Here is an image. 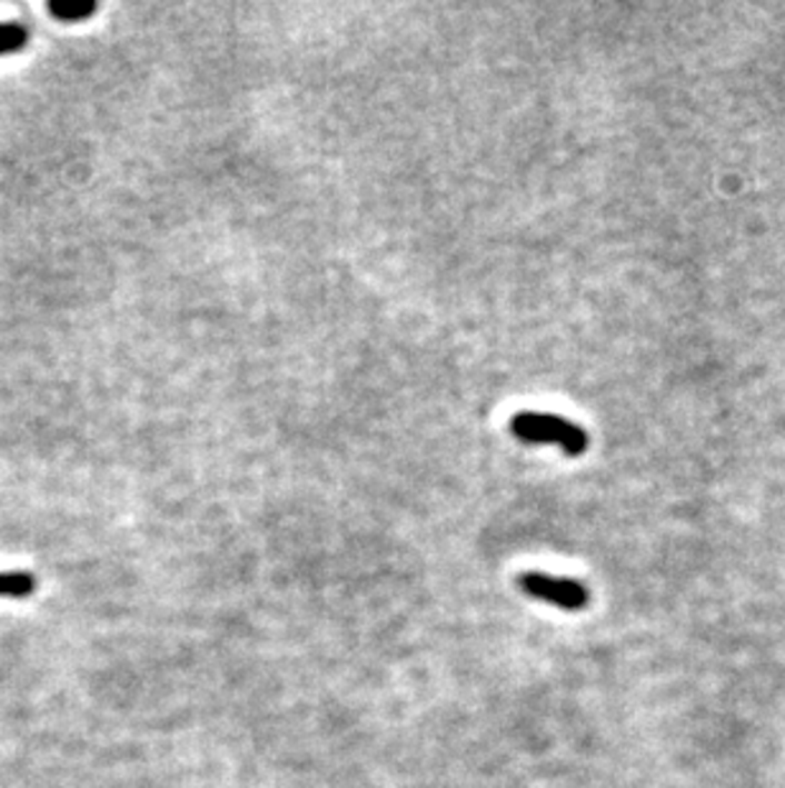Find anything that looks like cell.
I'll return each instance as SVG.
<instances>
[{
	"label": "cell",
	"mask_w": 785,
	"mask_h": 788,
	"mask_svg": "<svg viewBox=\"0 0 785 788\" xmlns=\"http://www.w3.org/2000/svg\"><path fill=\"white\" fill-rule=\"evenodd\" d=\"M510 435L526 445H558L569 457H579L589 447V435L579 423L554 413L520 411L510 419Z\"/></svg>",
	"instance_id": "1"
},
{
	"label": "cell",
	"mask_w": 785,
	"mask_h": 788,
	"mask_svg": "<svg viewBox=\"0 0 785 788\" xmlns=\"http://www.w3.org/2000/svg\"><path fill=\"white\" fill-rule=\"evenodd\" d=\"M520 590L536 600H544L548 605L564 610H582L589 605V590L582 582L564 577H552L544 571H526L518 579Z\"/></svg>",
	"instance_id": "2"
},
{
	"label": "cell",
	"mask_w": 785,
	"mask_h": 788,
	"mask_svg": "<svg viewBox=\"0 0 785 788\" xmlns=\"http://www.w3.org/2000/svg\"><path fill=\"white\" fill-rule=\"evenodd\" d=\"M37 592V577L31 571H0V597H13V600H23Z\"/></svg>",
	"instance_id": "3"
},
{
	"label": "cell",
	"mask_w": 785,
	"mask_h": 788,
	"mask_svg": "<svg viewBox=\"0 0 785 788\" xmlns=\"http://www.w3.org/2000/svg\"><path fill=\"white\" fill-rule=\"evenodd\" d=\"M95 11H98V3H92V0H85V3H62V0H51L49 3V13L54 16V19L67 23L90 19Z\"/></svg>",
	"instance_id": "4"
},
{
	"label": "cell",
	"mask_w": 785,
	"mask_h": 788,
	"mask_svg": "<svg viewBox=\"0 0 785 788\" xmlns=\"http://www.w3.org/2000/svg\"><path fill=\"white\" fill-rule=\"evenodd\" d=\"M29 44V31L21 23H0V54H16Z\"/></svg>",
	"instance_id": "5"
}]
</instances>
